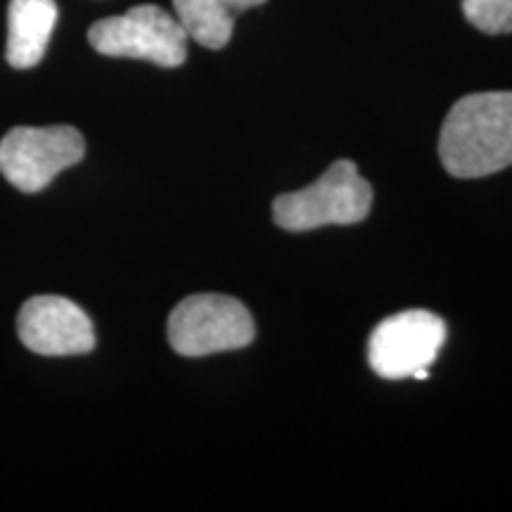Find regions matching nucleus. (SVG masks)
Segmentation results:
<instances>
[{
  "instance_id": "nucleus-6",
  "label": "nucleus",
  "mask_w": 512,
  "mask_h": 512,
  "mask_svg": "<svg viewBox=\"0 0 512 512\" xmlns=\"http://www.w3.org/2000/svg\"><path fill=\"white\" fill-rule=\"evenodd\" d=\"M446 342V325L432 311H403L382 320L368 342L370 368L384 380H427Z\"/></svg>"
},
{
  "instance_id": "nucleus-2",
  "label": "nucleus",
  "mask_w": 512,
  "mask_h": 512,
  "mask_svg": "<svg viewBox=\"0 0 512 512\" xmlns=\"http://www.w3.org/2000/svg\"><path fill=\"white\" fill-rule=\"evenodd\" d=\"M373 188L351 159H339L309 188L275 197L273 219L290 233L354 226L370 214Z\"/></svg>"
},
{
  "instance_id": "nucleus-9",
  "label": "nucleus",
  "mask_w": 512,
  "mask_h": 512,
  "mask_svg": "<svg viewBox=\"0 0 512 512\" xmlns=\"http://www.w3.org/2000/svg\"><path fill=\"white\" fill-rule=\"evenodd\" d=\"M266 0H174L176 19L188 38L202 48L221 50L233 38L235 17Z\"/></svg>"
},
{
  "instance_id": "nucleus-3",
  "label": "nucleus",
  "mask_w": 512,
  "mask_h": 512,
  "mask_svg": "<svg viewBox=\"0 0 512 512\" xmlns=\"http://www.w3.org/2000/svg\"><path fill=\"white\" fill-rule=\"evenodd\" d=\"M188 34L159 5H136L124 15L107 17L88 29V43L107 57H131L157 67H181L188 57Z\"/></svg>"
},
{
  "instance_id": "nucleus-10",
  "label": "nucleus",
  "mask_w": 512,
  "mask_h": 512,
  "mask_svg": "<svg viewBox=\"0 0 512 512\" xmlns=\"http://www.w3.org/2000/svg\"><path fill=\"white\" fill-rule=\"evenodd\" d=\"M463 15L484 34H512V0H463Z\"/></svg>"
},
{
  "instance_id": "nucleus-1",
  "label": "nucleus",
  "mask_w": 512,
  "mask_h": 512,
  "mask_svg": "<svg viewBox=\"0 0 512 512\" xmlns=\"http://www.w3.org/2000/svg\"><path fill=\"white\" fill-rule=\"evenodd\" d=\"M439 157L456 178H484L512 166V91L460 98L441 126Z\"/></svg>"
},
{
  "instance_id": "nucleus-4",
  "label": "nucleus",
  "mask_w": 512,
  "mask_h": 512,
  "mask_svg": "<svg viewBox=\"0 0 512 512\" xmlns=\"http://www.w3.org/2000/svg\"><path fill=\"white\" fill-rule=\"evenodd\" d=\"M176 354L202 358L235 351L254 342V320L247 306L226 294H192L171 311L166 325Z\"/></svg>"
},
{
  "instance_id": "nucleus-5",
  "label": "nucleus",
  "mask_w": 512,
  "mask_h": 512,
  "mask_svg": "<svg viewBox=\"0 0 512 512\" xmlns=\"http://www.w3.org/2000/svg\"><path fill=\"white\" fill-rule=\"evenodd\" d=\"M86 155V140L74 126H17L0 140V174L17 190H46L64 169Z\"/></svg>"
},
{
  "instance_id": "nucleus-8",
  "label": "nucleus",
  "mask_w": 512,
  "mask_h": 512,
  "mask_svg": "<svg viewBox=\"0 0 512 512\" xmlns=\"http://www.w3.org/2000/svg\"><path fill=\"white\" fill-rule=\"evenodd\" d=\"M55 0H10L5 60L15 69H31L46 55L57 24Z\"/></svg>"
},
{
  "instance_id": "nucleus-7",
  "label": "nucleus",
  "mask_w": 512,
  "mask_h": 512,
  "mask_svg": "<svg viewBox=\"0 0 512 512\" xmlns=\"http://www.w3.org/2000/svg\"><path fill=\"white\" fill-rule=\"evenodd\" d=\"M17 335L38 356H79L95 349V328L88 313L72 299L41 294L24 302Z\"/></svg>"
}]
</instances>
